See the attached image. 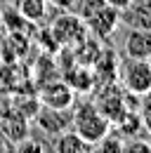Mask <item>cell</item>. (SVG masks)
Returning a JSON list of instances; mask_svg holds the SVG:
<instances>
[{"label": "cell", "mask_w": 151, "mask_h": 153, "mask_svg": "<svg viewBox=\"0 0 151 153\" xmlns=\"http://www.w3.org/2000/svg\"><path fill=\"white\" fill-rule=\"evenodd\" d=\"M111 120L97 108L94 101H83L78 108H73V120H71V130L80 134L85 141L90 144H97L102 141L106 134L111 132Z\"/></svg>", "instance_id": "1"}, {"label": "cell", "mask_w": 151, "mask_h": 153, "mask_svg": "<svg viewBox=\"0 0 151 153\" xmlns=\"http://www.w3.org/2000/svg\"><path fill=\"white\" fill-rule=\"evenodd\" d=\"M118 78L128 94L142 97L151 90V61L149 59H128L123 57L118 66Z\"/></svg>", "instance_id": "2"}, {"label": "cell", "mask_w": 151, "mask_h": 153, "mask_svg": "<svg viewBox=\"0 0 151 153\" xmlns=\"http://www.w3.org/2000/svg\"><path fill=\"white\" fill-rule=\"evenodd\" d=\"M50 31H52L55 40L59 42V47H66V45L76 47L87 36V26H85V21L78 14H61V17H57L52 21V26H50Z\"/></svg>", "instance_id": "3"}, {"label": "cell", "mask_w": 151, "mask_h": 153, "mask_svg": "<svg viewBox=\"0 0 151 153\" xmlns=\"http://www.w3.org/2000/svg\"><path fill=\"white\" fill-rule=\"evenodd\" d=\"M120 24V10L111 7L109 2L102 5L97 12H94L90 19H85V26H87V33L94 36L97 40H106L113 36V31L118 28Z\"/></svg>", "instance_id": "4"}, {"label": "cell", "mask_w": 151, "mask_h": 153, "mask_svg": "<svg viewBox=\"0 0 151 153\" xmlns=\"http://www.w3.org/2000/svg\"><path fill=\"white\" fill-rule=\"evenodd\" d=\"M38 99H40V106H47V108H73L76 92L69 87L66 80H50L38 90Z\"/></svg>", "instance_id": "5"}, {"label": "cell", "mask_w": 151, "mask_h": 153, "mask_svg": "<svg viewBox=\"0 0 151 153\" xmlns=\"http://www.w3.org/2000/svg\"><path fill=\"white\" fill-rule=\"evenodd\" d=\"M36 125L38 130H43L45 134H61L64 130H71V120H73V108H47L40 106V111L36 113Z\"/></svg>", "instance_id": "6"}, {"label": "cell", "mask_w": 151, "mask_h": 153, "mask_svg": "<svg viewBox=\"0 0 151 153\" xmlns=\"http://www.w3.org/2000/svg\"><path fill=\"white\" fill-rule=\"evenodd\" d=\"M123 57L128 59H151V31L130 28L123 42Z\"/></svg>", "instance_id": "7"}, {"label": "cell", "mask_w": 151, "mask_h": 153, "mask_svg": "<svg viewBox=\"0 0 151 153\" xmlns=\"http://www.w3.org/2000/svg\"><path fill=\"white\" fill-rule=\"evenodd\" d=\"M120 21H125L130 28L151 31V0H132L125 10H120Z\"/></svg>", "instance_id": "8"}, {"label": "cell", "mask_w": 151, "mask_h": 153, "mask_svg": "<svg viewBox=\"0 0 151 153\" xmlns=\"http://www.w3.org/2000/svg\"><path fill=\"white\" fill-rule=\"evenodd\" d=\"M64 80L69 82V87L73 90L76 94H85L92 90V85L97 82L94 80V73H92V66H85V64H78L76 61L71 68H64Z\"/></svg>", "instance_id": "9"}, {"label": "cell", "mask_w": 151, "mask_h": 153, "mask_svg": "<svg viewBox=\"0 0 151 153\" xmlns=\"http://www.w3.org/2000/svg\"><path fill=\"white\" fill-rule=\"evenodd\" d=\"M52 151H57V153H90V151H94V146L90 141H85L76 130H64L61 134L55 137Z\"/></svg>", "instance_id": "10"}, {"label": "cell", "mask_w": 151, "mask_h": 153, "mask_svg": "<svg viewBox=\"0 0 151 153\" xmlns=\"http://www.w3.org/2000/svg\"><path fill=\"white\" fill-rule=\"evenodd\" d=\"M99 54H102V45H99V40L90 38V36H85V38L80 40L78 45H76V50H73V57L78 64H85V66H92L94 61L99 59Z\"/></svg>", "instance_id": "11"}, {"label": "cell", "mask_w": 151, "mask_h": 153, "mask_svg": "<svg viewBox=\"0 0 151 153\" xmlns=\"http://www.w3.org/2000/svg\"><path fill=\"white\" fill-rule=\"evenodd\" d=\"M17 10L28 21H43L47 17V0H14Z\"/></svg>", "instance_id": "12"}, {"label": "cell", "mask_w": 151, "mask_h": 153, "mask_svg": "<svg viewBox=\"0 0 151 153\" xmlns=\"http://www.w3.org/2000/svg\"><path fill=\"white\" fill-rule=\"evenodd\" d=\"M0 19L5 21V26H7L12 33H24V31H26V21L28 19H26L19 10H5Z\"/></svg>", "instance_id": "13"}, {"label": "cell", "mask_w": 151, "mask_h": 153, "mask_svg": "<svg viewBox=\"0 0 151 153\" xmlns=\"http://www.w3.org/2000/svg\"><path fill=\"white\" fill-rule=\"evenodd\" d=\"M94 149H99V151H104V153H123L125 141L120 139V134H118V132H109L102 141L94 144Z\"/></svg>", "instance_id": "14"}, {"label": "cell", "mask_w": 151, "mask_h": 153, "mask_svg": "<svg viewBox=\"0 0 151 153\" xmlns=\"http://www.w3.org/2000/svg\"><path fill=\"white\" fill-rule=\"evenodd\" d=\"M139 115H142V127L147 130V137H151V90L147 94H142V101H139Z\"/></svg>", "instance_id": "15"}, {"label": "cell", "mask_w": 151, "mask_h": 153, "mask_svg": "<svg viewBox=\"0 0 151 153\" xmlns=\"http://www.w3.org/2000/svg\"><path fill=\"white\" fill-rule=\"evenodd\" d=\"M76 5H78V17L85 21V19H90L102 5H106V0H80V2H76Z\"/></svg>", "instance_id": "16"}, {"label": "cell", "mask_w": 151, "mask_h": 153, "mask_svg": "<svg viewBox=\"0 0 151 153\" xmlns=\"http://www.w3.org/2000/svg\"><path fill=\"white\" fill-rule=\"evenodd\" d=\"M132 151L151 153V144H149V141H144L142 137H135L132 141H125V149H123V153H132Z\"/></svg>", "instance_id": "17"}, {"label": "cell", "mask_w": 151, "mask_h": 153, "mask_svg": "<svg viewBox=\"0 0 151 153\" xmlns=\"http://www.w3.org/2000/svg\"><path fill=\"white\" fill-rule=\"evenodd\" d=\"M47 2H52V5L61 7V10H71V7H76L78 0H47Z\"/></svg>", "instance_id": "18"}, {"label": "cell", "mask_w": 151, "mask_h": 153, "mask_svg": "<svg viewBox=\"0 0 151 153\" xmlns=\"http://www.w3.org/2000/svg\"><path fill=\"white\" fill-rule=\"evenodd\" d=\"M106 2H109L111 7H116V10H125V7L130 5L132 0H106Z\"/></svg>", "instance_id": "19"}, {"label": "cell", "mask_w": 151, "mask_h": 153, "mask_svg": "<svg viewBox=\"0 0 151 153\" xmlns=\"http://www.w3.org/2000/svg\"><path fill=\"white\" fill-rule=\"evenodd\" d=\"M0 149H12V144L5 141V134H2V132H0Z\"/></svg>", "instance_id": "20"}, {"label": "cell", "mask_w": 151, "mask_h": 153, "mask_svg": "<svg viewBox=\"0 0 151 153\" xmlns=\"http://www.w3.org/2000/svg\"><path fill=\"white\" fill-rule=\"evenodd\" d=\"M0 2H7V0H0Z\"/></svg>", "instance_id": "21"}, {"label": "cell", "mask_w": 151, "mask_h": 153, "mask_svg": "<svg viewBox=\"0 0 151 153\" xmlns=\"http://www.w3.org/2000/svg\"><path fill=\"white\" fill-rule=\"evenodd\" d=\"M149 61H151V59H149Z\"/></svg>", "instance_id": "22"}]
</instances>
